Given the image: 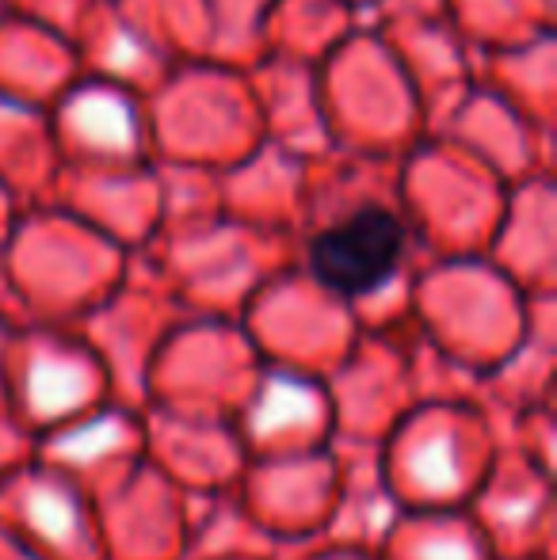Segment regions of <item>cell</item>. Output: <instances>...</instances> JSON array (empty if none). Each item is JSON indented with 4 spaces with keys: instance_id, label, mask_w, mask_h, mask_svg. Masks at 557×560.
I'll list each match as a JSON object with an SVG mask.
<instances>
[{
    "instance_id": "cell-1",
    "label": "cell",
    "mask_w": 557,
    "mask_h": 560,
    "mask_svg": "<svg viewBox=\"0 0 557 560\" xmlns=\"http://www.w3.org/2000/svg\"><path fill=\"white\" fill-rule=\"evenodd\" d=\"M402 222L382 207H363L313 241L310 267L328 290L363 298L394 279L397 264H402Z\"/></svg>"
},
{
    "instance_id": "cell-2",
    "label": "cell",
    "mask_w": 557,
    "mask_h": 560,
    "mask_svg": "<svg viewBox=\"0 0 557 560\" xmlns=\"http://www.w3.org/2000/svg\"><path fill=\"white\" fill-rule=\"evenodd\" d=\"M89 393V377L81 366L61 359H38L31 370V405L43 416H58L77 408Z\"/></svg>"
},
{
    "instance_id": "cell-3",
    "label": "cell",
    "mask_w": 557,
    "mask_h": 560,
    "mask_svg": "<svg viewBox=\"0 0 557 560\" xmlns=\"http://www.w3.org/2000/svg\"><path fill=\"white\" fill-rule=\"evenodd\" d=\"M317 412V400L305 385L298 382H271V389L264 393L260 408H256V431L260 435H276L282 428H298L310 423Z\"/></svg>"
},
{
    "instance_id": "cell-4",
    "label": "cell",
    "mask_w": 557,
    "mask_h": 560,
    "mask_svg": "<svg viewBox=\"0 0 557 560\" xmlns=\"http://www.w3.org/2000/svg\"><path fill=\"white\" fill-rule=\"evenodd\" d=\"M73 118L92 141H100V145L119 149V145H127V141H130V112L112 96L81 100V104L73 107Z\"/></svg>"
},
{
    "instance_id": "cell-5",
    "label": "cell",
    "mask_w": 557,
    "mask_h": 560,
    "mask_svg": "<svg viewBox=\"0 0 557 560\" xmlns=\"http://www.w3.org/2000/svg\"><path fill=\"white\" fill-rule=\"evenodd\" d=\"M27 515H31V523L46 534V538L61 541L77 530L73 500H69L66 492H58V488H35V492L27 495Z\"/></svg>"
},
{
    "instance_id": "cell-6",
    "label": "cell",
    "mask_w": 557,
    "mask_h": 560,
    "mask_svg": "<svg viewBox=\"0 0 557 560\" xmlns=\"http://www.w3.org/2000/svg\"><path fill=\"white\" fill-rule=\"evenodd\" d=\"M413 477L420 480L431 492H454L459 488V462H454V450L446 439H436V443H423L417 454H413Z\"/></svg>"
},
{
    "instance_id": "cell-7",
    "label": "cell",
    "mask_w": 557,
    "mask_h": 560,
    "mask_svg": "<svg viewBox=\"0 0 557 560\" xmlns=\"http://www.w3.org/2000/svg\"><path fill=\"white\" fill-rule=\"evenodd\" d=\"M119 439H123L119 420H107L104 416V420L89 423V428H81L77 435H69L66 443H61V454L73 457V462H92V457H100L112 446H119Z\"/></svg>"
},
{
    "instance_id": "cell-8",
    "label": "cell",
    "mask_w": 557,
    "mask_h": 560,
    "mask_svg": "<svg viewBox=\"0 0 557 560\" xmlns=\"http://www.w3.org/2000/svg\"><path fill=\"white\" fill-rule=\"evenodd\" d=\"M420 560H474V549L466 541L454 538H436L428 546H420Z\"/></svg>"
}]
</instances>
